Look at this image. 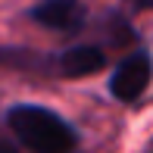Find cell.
I'll return each mask as SVG.
<instances>
[{"instance_id": "obj_1", "label": "cell", "mask_w": 153, "mask_h": 153, "mask_svg": "<svg viewBox=\"0 0 153 153\" xmlns=\"http://www.w3.org/2000/svg\"><path fill=\"white\" fill-rule=\"evenodd\" d=\"M6 128L28 153H72L78 147V131L59 113L38 103H16L6 109Z\"/></svg>"}, {"instance_id": "obj_2", "label": "cell", "mask_w": 153, "mask_h": 153, "mask_svg": "<svg viewBox=\"0 0 153 153\" xmlns=\"http://www.w3.org/2000/svg\"><path fill=\"white\" fill-rule=\"evenodd\" d=\"M150 78H153L150 53L147 50H134L113 69V75H109V94L119 103H134L150 88Z\"/></svg>"}, {"instance_id": "obj_3", "label": "cell", "mask_w": 153, "mask_h": 153, "mask_svg": "<svg viewBox=\"0 0 153 153\" xmlns=\"http://www.w3.org/2000/svg\"><path fill=\"white\" fill-rule=\"evenodd\" d=\"M28 16L31 22L44 25L50 31L69 34L85 25V6H81V0H41L28 10Z\"/></svg>"}, {"instance_id": "obj_4", "label": "cell", "mask_w": 153, "mask_h": 153, "mask_svg": "<svg viewBox=\"0 0 153 153\" xmlns=\"http://www.w3.org/2000/svg\"><path fill=\"white\" fill-rule=\"evenodd\" d=\"M103 66H106V53H103V47L94 44H75L62 50L56 59V72L62 78H88V75L103 72Z\"/></svg>"}, {"instance_id": "obj_5", "label": "cell", "mask_w": 153, "mask_h": 153, "mask_svg": "<svg viewBox=\"0 0 153 153\" xmlns=\"http://www.w3.org/2000/svg\"><path fill=\"white\" fill-rule=\"evenodd\" d=\"M34 53H25V50H3L0 47V69L3 66H16V69H31L34 66Z\"/></svg>"}, {"instance_id": "obj_6", "label": "cell", "mask_w": 153, "mask_h": 153, "mask_svg": "<svg viewBox=\"0 0 153 153\" xmlns=\"http://www.w3.org/2000/svg\"><path fill=\"white\" fill-rule=\"evenodd\" d=\"M125 6L131 13H147V10H153V0H125Z\"/></svg>"}, {"instance_id": "obj_7", "label": "cell", "mask_w": 153, "mask_h": 153, "mask_svg": "<svg viewBox=\"0 0 153 153\" xmlns=\"http://www.w3.org/2000/svg\"><path fill=\"white\" fill-rule=\"evenodd\" d=\"M0 153H19L16 147H13V144L10 141H0Z\"/></svg>"}, {"instance_id": "obj_8", "label": "cell", "mask_w": 153, "mask_h": 153, "mask_svg": "<svg viewBox=\"0 0 153 153\" xmlns=\"http://www.w3.org/2000/svg\"><path fill=\"white\" fill-rule=\"evenodd\" d=\"M72 153H75V150H72Z\"/></svg>"}]
</instances>
